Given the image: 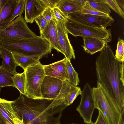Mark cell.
<instances>
[{"label": "cell", "mask_w": 124, "mask_h": 124, "mask_svg": "<svg viewBox=\"0 0 124 124\" xmlns=\"http://www.w3.org/2000/svg\"><path fill=\"white\" fill-rule=\"evenodd\" d=\"M100 52L95 62L97 81L121 113L124 110V61L116 59L109 45Z\"/></svg>", "instance_id": "obj_1"}, {"label": "cell", "mask_w": 124, "mask_h": 124, "mask_svg": "<svg viewBox=\"0 0 124 124\" xmlns=\"http://www.w3.org/2000/svg\"><path fill=\"white\" fill-rule=\"evenodd\" d=\"M11 53L16 63L24 70L30 66L38 62L41 58L39 56H27L14 52Z\"/></svg>", "instance_id": "obj_19"}, {"label": "cell", "mask_w": 124, "mask_h": 124, "mask_svg": "<svg viewBox=\"0 0 124 124\" xmlns=\"http://www.w3.org/2000/svg\"><path fill=\"white\" fill-rule=\"evenodd\" d=\"M12 102L0 98V116L7 124H14L13 119L17 117Z\"/></svg>", "instance_id": "obj_15"}, {"label": "cell", "mask_w": 124, "mask_h": 124, "mask_svg": "<svg viewBox=\"0 0 124 124\" xmlns=\"http://www.w3.org/2000/svg\"><path fill=\"white\" fill-rule=\"evenodd\" d=\"M99 114L96 121L94 122L92 121L90 124H107L101 113L99 111Z\"/></svg>", "instance_id": "obj_32"}, {"label": "cell", "mask_w": 124, "mask_h": 124, "mask_svg": "<svg viewBox=\"0 0 124 124\" xmlns=\"http://www.w3.org/2000/svg\"><path fill=\"white\" fill-rule=\"evenodd\" d=\"M82 38L84 42L82 47L86 53L91 55L101 51L107 45V42L103 39L93 37Z\"/></svg>", "instance_id": "obj_14"}, {"label": "cell", "mask_w": 124, "mask_h": 124, "mask_svg": "<svg viewBox=\"0 0 124 124\" xmlns=\"http://www.w3.org/2000/svg\"><path fill=\"white\" fill-rule=\"evenodd\" d=\"M66 58L51 64L43 65L46 76L54 77L63 81L68 80L65 61Z\"/></svg>", "instance_id": "obj_12"}, {"label": "cell", "mask_w": 124, "mask_h": 124, "mask_svg": "<svg viewBox=\"0 0 124 124\" xmlns=\"http://www.w3.org/2000/svg\"><path fill=\"white\" fill-rule=\"evenodd\" d=\"M56 22L53 20L48 21L47 26L40 33V36L47 40L49 43L52 48L63 54L59 45Z\"/></svg>", "instance_id": "obj_13"}, {"label": "cell", "mask_w": 124, "mask_h": 124, "mask_svg": "<svg viewBox=\"0 0 124 124\" xmlns=\"http://www.w3.org/2000/svg\"><path fill=\"white\" fill-rule=\"evenodd\" d=\"M42 15L48 22L51 20L55 22L57 21L54 16L52 9L46 8L43 11Z\"/></svg>", "instance_id": "obj_30"}, {"label": "cell", "mask_w": 124, "mask_h": 124, "mask_svg": "<svg viewBox=\"0 0 124 124\" xmlns=\"http://www.w3.org/2000/svg\"><path fill=\"white\" fill-rule=\"evenodd\" d=\"M64 25L68 34L70 33L75 37H94L103 39L107 43L112 40L110 28L107 29L88 25L68 18Z\"/></svg>", "instance_id": "obj_5"}, {"label": "cell", "mask_w": 124, "mask_h": 124, "mask_svg": "<svg viewBox=\"0 0 124 124\" xmlns=\"http://www.w3.org/2000/svg\"><path fill=\"white\" fill-rule=\"evenodd\" d=\"M92 89L95 108L101 113L107 124H119L121 113L101 84L97 81V87Z\"/></svg>", "instance_id": "obj_3"}, {"label": "cell", "mask_w": 124, "mask_h": 124, "mask_svg": "<svg viewBox=\"0 0 124 124\" xmlns=\"http://www.w3.org/2000/svg\"><path fill=\"white\" fill-rule=\"evenodd\" d=\"M60 124V123H59V124Z\"/></svg>", "instance_id": "obj_40"}, {"label": "cell", "mask_w": 124, "mask_h": 124, "mask_svg": "<svg viewBox=\"0 0 124 124\" xmlns=\"http://www.w3.org/2000/svg\"><path fill=\"white\" fill-rule=\"evenodd\" d=\"M118 5L124 11V0H116Z\"/></svg>", "instance_id": "obj_34"}, {"label": "cell", "mask_w": 124, "mask_h": 124, "mask_svg": "<svg viewBox=\"0 0 124 124\" xmlns=\"http://www.w3.org/2000/svg\"><path fill=\"white\" fill-rule=\"evenodd\" d=\"M2 87H0V92Z\"/></svg>", "instance_id": "obj_38"}, {"label": "cell", "mask_w": 124, "mask_h": 124, "mask_svg": "<svg viewBox=\"0 0 124 124\" xmlns=\"http://www.w3.org/2000/svg\"><path fill=\"white\" fill-rule=\"evenodd\" d=\"M14 124H24L22 120L18 117L13 119Z\"/></svg>", "instance_id": "obj_33"}, {"label": "cell", "mask_w": 124, "mask_h": 124, "mask_svg": "<svg viewBox=\"0 0 124 124\" xmlns=\"http://www.w3.org/2000/svg\"><path fill=\"white\" fill-rule=\"evenodd\" d=\"M0 124H7L0 116Z\"/></svg>", "instance_id": "obj_37"}, {"label": "cell", "mask_w": 124, "mask_h": 124, "mask_svg": "<svg viewBox=\"0 0 124 124\" xmlns=\"http://www.w3.org/2000/svg\"><path fill=\"white\" fill-rule=\"evenodd\" d=\"M63 81L57 78L45 76L41 87V92L43 99L53 100L59 93Z\"/></svg>", "instance_id": "obj_9"}, {"label": "cell", "mask_w": 124, "mask_h": 124, "mask_svg": "<svg viewBox=\"0 0 124 124\" xmlns=\"http://www.w3.org/2000/svg\"><path fill=\"white\" fill-rule=\"evenodd\" d=\"M35 21L39 26L40 33H41L47 26L48 22L42 15L36 18Z\"/></svg>", "instance_id": "obj_29"}, {"label": "cell", "mask_w": 124, "mask_h": 124, "mask_svg": "<svg viewBox=\"0 0 124 124\" xmlns=\"http://www.w3.org/2000/svg\"><path fill=\"white\" fill-rule=\"evenodd\" d=\"M0 57L3 59L2 66L5 69L15 73H17L16 70L18 65L16 62L11 52L0 47Z\"/></svg>", "instance_id": "obj_17"}, {"label": "cell", "mask_w": 124, "mask_h": 124, "mask_svg": "<svg viewBox=\"0 0 124 124\" xmlns=\"http://www.w3.org/2000/svg\"><path fill=\"white\" fill-rule=\"evenodd\" d=\"M17 1V0H7L0 12V28L11 17Z\"/></svg>", "instance_id": "obj_18"}, {"label": "cell", "mask_w": 124, "mask_h": 124, "mask_svg": "<svg viewBox=\"0 0 124 124\" xmlns=\"http://www.w3.org/2000/svg\"><path fill=\"white\" fill-rule=\"evenodd\" d=\"M25 0H17L16 5L11 17L1 28L8 24L18 16L22 15L24 10Z\"/></svg>", "instance_id": "obj_24"}, {"label": "cell", "mask_w": 124, "mask_h": 124, "mask_svg": "<svg viewBox=\"0 0 124 124\" xmlns=\"http://www.w3.org/2000/svg\"><path fill=\"white\" fill-rule=\"evenodd\" d=\"M26 76L25 95L34 100H43L41 87L46 76L43 65L40 61L24 70Z\"/></svg>", "instance_id": "obj_4"}, {"label": "cell", "mask_w": 124, "mask_h": 124, "mask_svg": "<svg viewBox=\"0 0 124 124\" xmlns=\"http://www.w3.org/2000/svg\"><path fill=\"white\" fill-rule=\"evenodd\" d=\"M83 6L79 0H61L57 7L68 16L70 13L80 12Z\"/></svg>", "instance_id": "obj_16"}, {"label": "cell", "mask_w": 124, "mask_h": 124, "mask_svg": "<svg viewBox=\"0 0 124 124\" xmlns=\"http://www.w3.org/2000/svg\"><path fill=\"white\" fill-rule=\"evenodd\" d=\"M17 74L9 71L4 69L2 65L0 66V87L7 86L15 87L12 78Z\"/></svg>", "instance_id": "obj_20"}, {"label": "cell", "mask_w": 124, "mask_h": 124, "mask_svg": "<svg viewBox=\"0 0 124 124\" xmlns=\"http://www.w3.org/2000/svg\"><path fill=\"white\" fill-rule=\"evenodd\" d=\"M52 9L55 19L57 21H61L64 23L67 21L68 16L65 15L57 6Z\"/></svg>", "instance_id": "obj_28"}, {"label": "cell", "mask_w": 124, "mask_h": 124, "mask_svg": "<svg viewBox=\"0 0 124 124\" xmlns=\"http://www.w3.org/2000/svg\"><path fill=\"white\" fill-rule=\"evenodd\" d=\"M110 8L124 18V13L120 8L116 0H104Z\"/></svg>", "instance_id": "obj_27"}, {"label": "cell", "mask_w": 124, "mask_h": 124, "mask_svg": "<svg viewBox=\"0 0 124 124\" xmlns=\"http://www.w3.org/2000/svg\"><path fill=\"white\" fill-rule=\"evenodd\" d=\"M56 27L58 42L63 52V54L67 59L70 61L75 57L73 47L68 36V33L65 27L64 23L61 21H57Z\"/></svg>", "instance_id": "obj_10"}, {"label": "cell", "mask_w": 124, "mask_h": 124, "mask_svg": "<svg viewBox=\"0 0 124 124\" xmlns=\"http://www.w3.org/2000/svg\"><path fill=\"white\" fill-rule=\"evenodd\" d=\"M80 103L76 108L84 123L90 124L95 105L92 88L88 83L84 85L82 91Z\"/></svg>", "instance_id": "obj_7"}, {"label": "cell", "mask_w": 124, "mask_h": 124, "mask_svg": "<svg viewBox=\"0 0 124 124\" xmlns=\"http://www.w3.org/2000/svg\"><path fill=\"white\" fill-rule=\"evenodd\" d=\"M7 0H0V12L5 5Z\"/></svg>", "instance_id": "obj_35"}, {"label": "cell", "mask_w": 124, "mask_h": 124, "mask_svg": "<svg viewBox=\"0 0 124 124\" xmlns=\"http://www.w3.org/2000/svg\"></svg>", "instance_id": "obj_39"}, {"label": "cell", "mask_w": 124, "mask_h": 124, "mask_svg": "<svg viewBox=\"0 0 124 124\" xmlns=\"http://www.w3.org/2000/svg\"><path fill=\"white\" fill-rule=\"evenodd\" d=\"M46 8L41 0H25L24 19L27 23H32Z\"/></svg>", "instance_id": "obj_11"}, {"label": "cell", "mask_w": 124, "mask_h": 124, "mask_svg": "<svg viewBox=\"0 0 124 124\" xmlns=\"http://www.w3.org/2000/svg\"><path fill=\"white\" fill-rule=\"evenodd\" d=\"M15 87L17 88L20 93L25 95L26 76L25 72L18 73L12 78Z\"/></svg>", "instance_id": "obj_22"}, {"label": "cell", "mask_w": 124, "mask_h": 124, "mask_svg": "<svg viewBox=\"0 0 124 124\" xmlns=\"http://www.w3.org/2000/svg\"><path fill=\"white\" fill-rule=\"evenodd\" d=\"M65 64L68 78V81L73 85L77 86L80 82L78 73L74 69L70 61L66 58Z\"/></svg>", "instance_id": "obj_21"}, {"label": "cell", "mask_w": 124, "mask_h": 124, "mask_svg": "<svg viewBox=\"0 0 124 124\" xmlns=\"http://www.w3.org/2000/svg\"><path fill=\"white\" fill-rule=\"evenodd\" d=\"M37 36L29 28L22 15L0 29V39H25Z\"/></svg>", "instance_id": "obj_6"}, {"label": "cell", "mask_w": 124, "mask_h": 124, "mask_svg": "<svg viewBox=\"0 0 124 124\" xmlns=\"http://www.w3.org/2000/svg\"><path fill=\"white\" fill-rule=\"evenodd\" d=\"M69 18L82 23L92 26L106 28L111 26L114 22L110 16H104L81 14L80 12L70 13L68 15Z\"/></svg>", "instance_id": "obj_8"}, {"label": "cell", "mask_w": 124, "mask_h": 124, "mask_svg": "<svg viewBox=\"0 0 124 124\" xmlns=\"http://www.w3.org/2000/svg\"><path fill=\"white\" fill-rule=\"evenodd\" d=\"M92 7L100 12L109 15L111 10L104 0H87Z\"/></svg>", "instance_id": "obj_23"}, {"label": "cell", "mask_w": 124, "mask_h": 124, "mask_svg": "<svg viewBox=\"0 0 124 124\" xmlns=\"http://www.w3.org/2000/svg\"><path fill=\"white\" fill-rule=\"evenodd\" d=\"M80 12L81 14L104 16H110L107 14L100 12L92 7L88 3L87 0L84 5L83 6Z\"/></svg>", "instance_id": "obj_25"}, {"label": "cell", "mask_w": 124, "mask_h": 124, "mask_svg": "<svg viewBox=\"0 0 124 124\" xmlns=\"http://www.w3.org/2000/svg\"><path fill=\"white\" fill-rule=\"evenodd\" d=\"M46 8L51 9L57 6L61 0H41Z\"/></svg>", "instance_id": "obj_31"}, {"label": "cell", "mask_w": 124, "mask_h": 124, "mask_svg": "<svg viewBox=\"0 0 124 124\" xmlns=\"http://www.w3.org/2000/svg\"><path fill=\"white\" fill-rule=\"evenodd\" d=\"M20 94L11 104L17 117L24 124L60 123L62 112L67 107L62 100H34Z\"/></svg>", "instance_id": "obj_2"}, {"label": "cell", "mask_w": 124, "mask_h": 124, "mask_svg": "<svg viewBox=\"0 0 124 124\" xmlns=\"http://www.w3.org/2000/svg\"><path fill=\"white\" fill-rule=\"evenodd\" d=\"M124 110L121 113V116L119 120V124H124Z\"/></svg>", "instance_id": "obj_36"}, {"label": "cell", "mask_w": 124, "mask_h": 124, "mask_svg": "<svg viewBox=\"0 0 124 124\" xmlns=\"http://www.w3.org/2000/svg\"><path fill=\"white\" fill-rule=\"evenodd\" d=\"M116 59L121 62L124 61V41L119 38L115 55Z\"/></svg>", "instance_id": "obj_26"}]
</instances>
